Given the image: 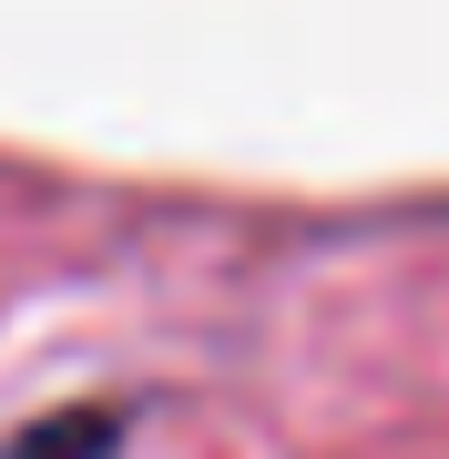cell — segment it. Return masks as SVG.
<instances>
[{"mask_svg":"<svg viewBox=\"0 0 449 459\" xmlns=\"http://www.w3.org/2000/svg\"><path fill=\"white\" fill-rule=\"evenodd\" d=\"M21 459H102V419H62V429H31Z\"/></svg>","mask_w":449,"mask_h":459,"instance_id":"1","label":"cell"}]
</instances>
